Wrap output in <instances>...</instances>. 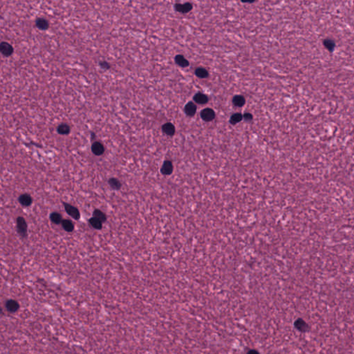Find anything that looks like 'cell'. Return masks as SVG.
Segmentation results:
<instances>
[{"instance_id": "6da1fadb", "label": "cell", "mask_w": 354, "mask_h": 354, "mask_svg": "<svg viewBox=\"0 0 354 354\" xmlns=\"http://www.w3.org/2000/svg\"><path fill=\"white\" fill-rule=\"evenodd\" d=\"M17 231L20 235L25 237L27 235V224L25 219L23 217H18L17 219Z\"/></svg>"}, {"instance_id": "7a4b0ae2", "label": "cell", "mask_w": 354, "mask_h": 354, "mask_svg": "<svg viewBox=\"0 0 354 354\" xmlns=\"http://www.w3.org/2000/svg\"><path fill=\"white\" fill-rule=\"evenodd\" d=\"M64 205L67 214L71 216L72 218H74L75 220L79 219L80 217V214L79 210L76 208L69 204H66V203H64Z\"/></svg>"}, {"instance_id": "3957f363", "label": "cell", "mask_w": 354, "mask_h": 354, "mask_svg": "<svg viewBox=\"0 0 354 354\" xmlns=\"http://www.w3.org/2000/svg\"><path fill=\"white\" fill-rule=\"evenodd\" d=\"M201 117L204 121L206 122L212 121L215 118V113L213 109L210 108H206L203 109L201 112Z\"/></svg>"}, {"instance_id": "277c9868", "label": "cell", "mask_w": 354, "mask_h": 354, "mask_svg": "<svg viewBox=\"0 0 354 354\" xmlns=\"http://www.w3.org/2000/svg\"><path fill=\"white\" fill-rule=\"evenodd\" d=\"M0 52L5 56H9L13 53V48L9 43L4 42L0 44Z\"/></svg>"}, {"instance_id": "5b68a950", "label": "cell", "mask_w": 354, "mask_h": 354, "mask_svg": "<svg viewBox=\"0 0 354 354\" xmlns=\"http://www.w3.org/2000/svg\"><path fill=\"white\" fill-rule=\"evenodd\" d=\"M161 171L163 175H170V174H171L173 171V165L171 161H165L163 163L162 167H161Z\"/></svg>"}, {"instance_id": "8992f818", "label": "cell", "mask_w": 354, "mask_h": 354, "mask_svg": "<svg viewBox=\"0 0 354 354\" xmlns=\"http://www.w3.org/2000/svg\"><path fill=\"white\" fill-rule=\"evenodd\" d=\"M175 9L177 11L181 13H187L190 11L192 9V4L190 3L186 4H176L175 5Z\"/></svg>"}, {"instance_id": "52a82bcc", "label": "cell", "mask_w": 354, "mask_h": 354, "mask_svg": "<svg viewBox=\"0 0 354 354\" xmlns=\"http://www.w3.org/2000/svg\"><path fill=\"white\" fill-rule=\"evenodd\" d=\"M92 150L95 155L100 156L103 154L104 152H105V147H104L102 143L99 142H96L92 145Z\"/></svg>"}, {"instance_id": "ba28073f", "label": "cell", "mask_w": 354, "mask_h": 354, "mask_svg": "<svg viewBox=\"0 0 354 354\" xmlns=\"http://www.w3.org/2000/svg\"><path fill=\"white\" fill-rule=\"evenodd\" d=\"M196 111H197V106L195 105V104L193 103L190 102L187 104L186 107H185V112H186L187 116H194L195 113H196Z\"/></svg>"}, {"instance_id": "9c48e42d", "label": "cell", "mask_w": 354, "mask_h": 354, "mask_svg": "<svg viewBox=\"0 0 354 354\" xmlns=\"http://www.w3.org/2000/svg\"><path fill=\"white\" fill-rule=\"evenodd\" d=\"M19 201L20 204L24 206H29L32 204V198L29 194H24L20 197Z\"/></svg>"}, {"instance_id": "30bf717a", "label": "cell", "mask_w": 354, "mask_h": 354, "mask_svg": "<svg viewBox=\"0 0 354 354\" xmlns=\"http://www.w3.org/2000/svg\"><path fill=\"white\" fill-rule=\"evenodd\" d=\"M163 132L168 136H173L175 133V127L170 123H165L162 127Z\"/></svg>"}, {"instance_id": "8fae6325", "label": "cell", "mask_w": 354, "mask_h": 354, "mask_svg": "<svg viewBox=\"0 0 354 354\" xmlns=\"http://www.w3.org/2000/svg\"><path fill=\"white\" fill-rule=\"evenodd\" d=\"M194 100L198 104H205L208 103V98L206 95L201 93H198L194 96Z\"/></svg>"}, {"instance_id": "7c38bea8", "label": "cell", "mask_w": 354, "mask_h": 354, "mask_svg": "<svg viewBox=\"0 0 354 354\" xmlns=\"http://www.w3.org/2000/svg\"><path fill=\"white\" fill-rule=\"evenodd\" d=\"M6 306L8 311H9L10 312H15L19 309V304L15 300H10L7 302Z\"/></svg>"}, {"instance_id": "4fadbf2b", "label": "cell", "mask_w": 354, "mask_h": 354, "mask_svg": "<svg viewBox=\"0 0 354 354\" xmlns=\"http://www.w3.org/2000/svg\"><path fill=\"white\" fill-rule=\"evenodd\" d=\"M176 63L181 67H186L189 65V62L182 56V55H177L175 57Z\"/></svg>"}, {"instance_id": "5bb4252c", "label": "cell", "mask_w": 354, "mask_h": 354, "mask_svg": "<svg viewBox=\"0 0 354 354\" xmlns=\"http://www.w3.org/2000/svg\"><path fill=\"white\" fill-rule=\"evenodd\" d=\"M109 185L110 186L111 188L115 190H118L121 188L122 184L119 180L115 178H111L108 181Z\"/></svg>"}, {"instance_id": "9a60e30c", "label": "cell", "mask_w": 354, "mask_h": 354, "mask_svg": "<svg viewBox=\"0 0 354 354\" xmlns=\"http://www.w3.org/2000/svg\"><path fill=\"white\" fill-rule=\"evenodd\" d=\"M93 217H94L96 219H97L98 220L100 221L101 222L103 223L106 221L107 220V217L105 214L104 212H103L102 211H100V210H95L93 212Z\"/></svg>"}, {"instance_id": "2e32d148", "label": "cell", "mask_w": 354, "mask_h": 354, "mask_svg": "<svg viewBox=\"0 0 354 354\" xmlns=\"http://www.w3.org/2000/svg\"><path fill=\"white\" fill-rule=\"evenodd\" d=\"M36 25H37L38 28L41 30H46L49 27V23L47 20L44 19V18H39V19L36 20Z\"/></svg>"}, {"instance_id": "e0dca14e", "label": "cell", "mask_w": 354, "mask_h": 354, "mask_svg": "<svg viewBox=\"0 0 354 354\" xmlns=\"http://www.w3.org/2000/svg\"><path fill=\"white\" fill-rule=\"evenodd\" d=\"M295 326L297 329L300 330V331H306L308 329V325H307L306 322L302 319H299L297 320L295 323Z\"/></svg>"}, {"instance_id": "ac0fdd59", "label": "cell", "mask_w": 354, "mask_h": 354, "mask_svg": "<svg viewBox=\"0 0 354 354\" xmlns=\"http://www.w3.org/2000/svg\"><path fill=\"white\" fill-rule=\"evenodd\" d=\"M61 223H62V227H63V228L67 232H69L70 233V232H72L73 230H74V223H73L70 220H67V219L62 220Z\"/></svg>"}, {"instance_id": "d6986e66", "label": "cell", "mask_w": 354, "mask_h": 354, "mask_svg": "<svg viewBox=\"0 0 354 354\" xmlns=\"http://www.w3.org/2000/svg\"><path fill=\"white\" fill-rule=\"evenodd\" d=\"M233 104L237 107H241L243 106L246 103L245 98H244L242 96H235L233 99Z\"/></svg>"}, {"instance_id": "ffe728a7", "label": "cell", "mask_w": 354, "mask_h": 354, "mask_svg": "<svg viewBox=\"0 0 354 354\" xmlns=\"http://www.w3.org/2000/svg\"><path fill=\"white\" fill-rule=\"evenodd\" d=\"M88 222H89V224L92 226L93 228L97 229V230H100L103 227V223L94 217L91 218L90 219L88 220Z\"/></svg>"}, {"instance_id": "44dd1931", "label": "cell", "mask_w": 354, "mask_h": 354, "mask_svg": "<svg viewBox=\"0 0 354 354\" xmlns=\"http://www.w3.org/2000/svg\"><path fill=\"white\" fill-rule=\"evenodd\" d=\"M50 219L55 224H60L62 223V216L58 212H53L50 216Z\"/></svg>"}, {"instance_id": "7402d4cb", "label": "cell", "mask_w": 354, "mask_h": 354, "mask_svg": "<svg viewBox=\"0 0 354 354\" xmlns=\"http://www.w3.org/2000/svg\"><path fill=\"white\" fill-rule=\"evenodd\" d=\"M195 74L200 78H207L209 75L207 70L204 68H198L195 71Z\"/></svg>"}, {"instance_id": "603a6c76", "label": "cell", "mask_w": 354, "mask_h": 354, "mask_svg": "<svg viewBox=\"0 0 354 354\" xmlns=\"http://www.w3.org/2000/svg\"><path fill=\"white\" fill-rule=\"evenodd\" d=\"M58 132L59 134L62 135L68 134L70 132V127L69 125H67L66 124H62L58 127Z\"/></svg>"}, {"instance_id": "cb8c5ba5", "label": "cell", "mask_w": 354, "mask_h": 354, "mask_svg": "<svg viewBox=\"0 0 354 354\" xmlns=\"http://www.w3.org/2000/svg\"><path fill=\"white\" fill-rule=\"evenodd\" d=\"M242 119H243V115L239 113H237L233 114V115L231 116L230 122L231 124L235 125L236 123H238L239 122H240Z\"/></svg>"}, {"instance_id": "d4e9b609", "label": "cell", "mask_w": 354, "mask_h": 354, "mask_svg": "<svg viewBox=\"0 0 354 354\" xmlns=\"http://www.w3.org/2000/svg\"><path fill=\"white\" fill-rule=\"evenodd\" d=\"M324 44L325 47H326L329 51H334L335 46L334 41L332 40H330V39H326V40L324 41Z\"/></svg>"}, {"instance_id": "484cf974", "label": "cell", "mask_w": 354, "mask_h": 354, "mask_svg": "<svg viewBox=\"0 0 354 354\" xmlns=\"http://www.w3.org/2000/svg\"><path fill=\"white\" fill-rule=\"evenodd\" d=\"M243 118H244L246 120V121H251V120L252 119V116L251 115V114L249 113H246L243 116Z\"/></svg>"}, {"instance_id": "4316f807", "label": "cell", "mask_w": 354, "mask_h": 354, "mask_svg": "<svg viewBox=\"0 0 354 354\" xmlns=\"http://www.w3.org/2000/svg\"><path fill=\"white\" fill-rule=\"evenodd\" d=\"M248 354H259V352H257V351L255 350H251L248 353Z\"/></svg>"}]
</instances>
